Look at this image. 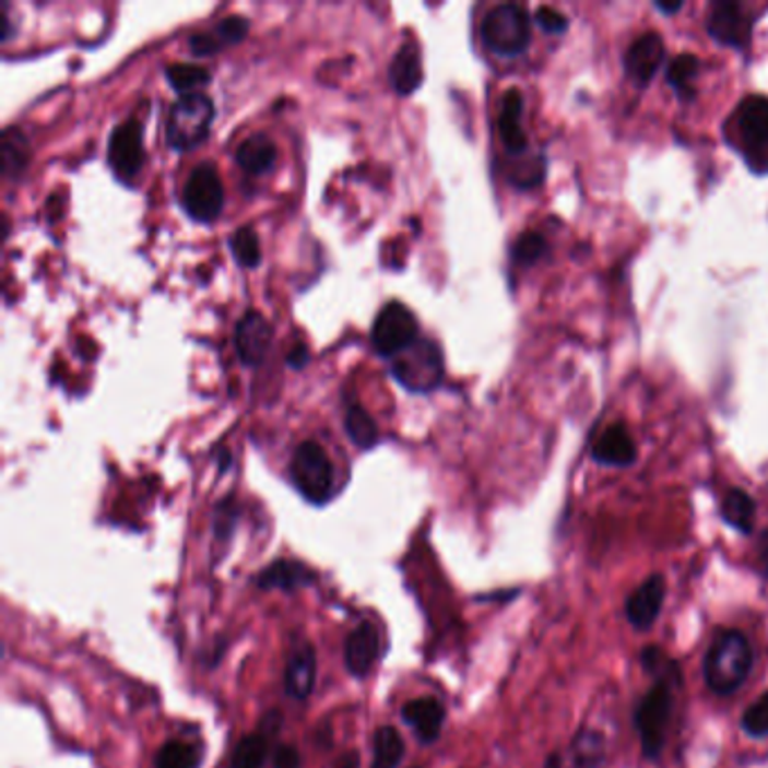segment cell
<instances>
[{"label":"cell","mask_w":768,"mask_h":768,"mask_svg":"<svg viewBox=\"0 0 768 768\" xmlns=\"http://www.w3.org/2000/svg\"><path fill=\"white\" fill-rule=\"evenodd\" d=\"M753 667V647L742 631H723L706 653L704 676L712 692L733 694L744 685Z\"/></svg>","instance_id":"1"},{"label":"cell","mask_w":768,"mask_h":768,"mask_svg":"<svg viewBox=\"0 0 768 768\" xmlns=\"http://www.w3.org/2000/svg\"><path fill=\"white\" fill-rule=\"evenodd\" d=\"M214 120V104L205 93L180 95L167 116L165 138L167 144L176 152H188L201 144Z\"/></svg>","instance_id":"2"},{"label":"cell","mask_w":768,"mask_h":768,"mask_svg":"<svg viewBox=\"0 0 768 768\" xmlns=\"http://www.w3.org/2000/svg\"><path fill=\"white\" fill-rule=\"evenodd\" d=\"M288 475L296 492L311 505H324L334 494V464L327 451L314 440H307L296 449L294 458H291Z\"/></svg>","instance_id":"3"},{"label":"cell","mask_w":768,"mask_h":768,"mask_svg":"<svg viewBox=\"0 0 768 768\" xmlns=\"http://www.w3.org/2000/svg\"><path fill=\"white\" fill-rule=\"evenodd\" d=\"M483 44L498 57H519L530 48V14L515 3H505L487 12L481 23Z\"/></svg>","instance_id":"4"},{"label":"cell","mask_w":768,"mask_h":768,"mask_svg":"<svg viewBox=\"0 0 768 768\" xmlns=\"http://www.w3.org/2000/svg\"><path fill=\"white\" fill-rule=\"evenodd\" d=\"M394 379L411 392H430L442 383L445 356L430 339H417L392 363Z\"/></svg>","instance_id":"5"},{"label":"cell","mask_w":768,"mask_h":768,"mask_svg":"<svg viewBox=\"0 0 768 768\" xmlns=\"http://www.w3.org/2000/svg\"><path fill=\"white\" fill-rule=\"evenodd\" d=\"M224 199H226L224 180H222V176H218V172L212 163L197 165L190 172L186 186H182V194H180V201H182V208H186V212L192 218H197V222H203V224L214 222V218L222 214Z\"/></svg>","instance_id":"6"},{"label":"cell","mask_w":768,"mask_h":768,"mask_svg":"<svg viewBox=\"0 0 768 768\" xmlns=\"http://www.w3.org/2000/svg\"><path fill=\"white\" fill-rule=\"evenodd\" d=\"M370 339L377 354L397 358L420 339L417 318L401 303H388L375 318Z\"/></svg>","instance_id":"7"},{"label":"cell","mask_w":768,"mask_h":768,"mask_svg":"<svg viewBox=\"0 0 768 768\" xmlns=\"http://www.w3.org/2000/svg\"><path fill=\"white\" fill-rule=\"evenodd\" d=\"M672 714V692L667 683L658 681L647 697L640 701L638 712H636V728L640 735L642 753L647 757H658L665 746V735H667V723Z\"/></svg>","instance_id":"8"},{"label":"cell","mask_w":768,"mask_h":768,"mask_svg":"<svg viewBox=\"0 0 768 768\" xmlns=\"http://www.w3.org/2000/svg\"><path fill=\"white\" fill-rule=\"evenodd\" d=\"M737 131L746 150L748 163L757 169V163H764L768 169V97L751 95L737 108Z\"/></svg>","instance_id":"9"},{"label":"cell","mask_w":768,"mask_h":768,"mask_svg":"<svg viewBox=\"0 0 768 768\" xmlns=\"http://www.w3.org/2000/svg\"><path fill=\"white\" fill-rule=\"evenodd\" d=\"M706 29L710 34V39H714L723 48L733 50H746L751 44L753 34V19L746 14V10L733 0H719L712 5Z\"/></svg>","instance_id":"10"},{"label":"cell","mask_w":768,"mask_h":768,"mask_svg":"<svg viewBox=\"0 0 768 768\" xmlns=\"http://www.w3.org/2000/svg\"><path fill=\"white\" fill-rule=\"evenodd\" d=\"M318 676L316 649L309 640L294 642V649L288 651L286 667H284V694L294 701H309Z\"/></svg>","instance_id":"11"},{"label":"cell","mask_w":768,"mask_h":768,"mask_svg":"<svg viewBox=\"0 0 768 768\" xmlns=\"http://www.w3.org/2000/svg\"><path fill=\"white\" fill-rule=\"evenodd\" d=\"M144 163L142 127L138 120L120 122L108 138V165L120 178H133Z\"/></svg>","instance_id":"12"},{"label":"cell","mask_w":768,"mask_h":768,"mask_svg":"<svg viewBox=\"0 0 768 768\" xmlns=\"http://www.w3.org/2000/svg\"><path fill=\"white\" fill-rule=\"evenodd\" d=\"M343 658L350 676L368 678V674L375 670L377 661L381 658V638L373 622L365 619L350 631L345 640Z\"/></svg>","instance_id":"13"},{"label":"cell","mask_w":768,"mask_h":768,"mask_svg":"<svg viewBox=\"0 0 768 768\" xmlns=\"http://www.w3.org/2000/svg\"><path fill=\"white\" fill-rule=\"evenodd\" d=\"M318 575L303 562L296 559H275L267 564L258 575L252 577V583L260 591H282L296 593L300 589L314 587Z\"/></svg>","instance_id":"14"},{"label":"cell","mask_w":768,"mask_h":768,"mask_svg":"<svg viewBox=\"0 0 768 768\" xmlns=\"http://www.w3.org/2000/svg\"><path fill=\"white\" fill-rule=\"evenodd\" d=\"M271 341H273V327L262 314L248 311L241 316L235 329V347L244 365H248V368L260 365L271 350Z\"/></svg>","instance_id":"15"},{"label":"cell","mask_w":768,"mask_h":768,"mask_svg":"<svg viewBox=\"0 0 768 768\" xmlns=\"http://www.w3.org/2000/svg\"><path fill=\"white\" fill-rule=\"evenodd\" d=\"M663 61H665L663 36L655 32H647L638 36V39L629 46L625 55V70L638 86H645L655 78V72L661 70Z\"/></svg>","instance_id":"16"},{"label":"cell","mask_w":768,"mask_h":768,"mask_svg":"<svg viewBox=\"0 0 768 768\" xmlns=\"http://www.w3.org/2000/svg\"><path fill=\"white\" fill-rule=\"evenodd\" d=\"M401 719L406 721V725H411L420 744L430 746L442 735L447 710L435 697H420L401 706Z\"/></svg>","instance_id":"17"},{"label":"cell","mask_w":768,"mask_h":768,"mask_svg":"<svg viewBox=\"0 0 768 768\" xmlns=\"http://www.w3.org/2000/svg\"><path fill=\"white\" fill-rule=\"evenodd\" d=\"M593 460L604 466H629L638 458V449L625 424L606 426L593 445Z\"/></svg>","instance_id":"18"},{"label":"cell","mask_w":768,"mask_h":768,"mask_svg":"<svg viewBox=\"0 0 768 768\" xmlns=\"http://www.w3.org/2000/svg\"><path fill=\"white\" fill-rule=\"evenodd\" d=\"M665 602V579L661 575L649 577L640 583L638 591L627 600V619L640 631L653 627L655 617L661 615Z\"/></svg>","instance_id":"19"},{"label":"cell","mask_w":768,"mask_h":768,"mask_svg":"<svg viewBox=\"0 0 768 768\" xmlns=\"http://www.w3.org/2000/svg\"><path fill=\"white\" fill-rule=\"evenodd\" d=\"M523 95L519 88H509L503 95L500 102V114H498V135L503 140V147L521 156L528 152V135L523 131Z\"/></svg>","instance_id":"20"},{"label":"cell","mask_w":768,"mask_h":768,"mask_svg":"<svg viewBox=\"0 0 768 768\" xmlns=\"http://www.w3.org/2000/svg\"><path fill=\"white\" fill-rule=\"evenodd\" d=\"M388 80L394 93L411 95L422 86L424 68H422V52L415 42H406L401 46L388 68Z\"/></svg>","instance_id":"21"},{"label":"cell","mask_w":768,"mask_h":768,"mask_svg":"<svg viewBox=\"0 0 768 768\" xmlns=\"http://www.w3.org/2000/svg\"><path fill=\"white\" fill-rule=\"evenodd\" d=\"M269 723L260 728V733H252V735H246L237 746H235V753H233V759H231V766L228 768H264L269 757H271V744H269V730L271 733H275V730L280 728L282 723V717L277 712H269L267 719Z\"/></svg>","instance_id":"22"},{"label":"cell","mask_w":768,"mask_h":768,"mask_svg":"<svg viewBox=\"0 0 768 768\" xmlns=\"http://www.w3.org/2000/svg\"><path fill=\"white\" fill-rule=\"evenodd\" d=\"M277 161V144L267 133H255L246 138L237 150V163L244 172L262 176L273 169Z\"/></svg>","instance_id":"23"},{"label":"cell","mask_w":768,"mask_h":768,"mask_svg":"<svg viewBox=\"0 0 768 768\" xmlns=\"http://www.w3.org/2000/svg\"><path fill=\"white\" fill-rule=\"evenodd\" d=\"M406 755V744L394 725H381L373 737V764L370 768H399Z\"/></svg>","instance_id":"24"},{"label":"cell","mask_w":768,"mask_h":768,"mask_svg":"<svg viewBox=\"0 0 768 768\" xmlns=\"http://www.w3.org/2000/svg\"><path fill=\"white\" fill-rule=\"evenodd\" d=\"M721 517L728 525H733L742 534H751L757 517L755 500L742 489H730L721 503Z\"/></svg>","instance_id":"25"},{"label":"cell","mask_w":768,"mask_h":768,"mask_svg":"<svg viewBox=\"0 0 768 768\" xmlns=\"http://www.w3.org/2000/svg\"><path fill=\"white\" fill-rule=\"evenodd\" d=\"M201 761L203 748L199 744L169 740L158 748L154 757V768H201Z\"/></svg>","instance_id":"26"},{"label":"cell","mask_w":768,"mask_h":768,"mask_svg":"<svg viewBox=\"0 0 768 768\" xmlns=\"http://www.w3.org/2000/svg\"><path fill=\"white\" fill-rule=\"evenodd\" d=\"M699 68H701L699 59L689 52L678 55L667 66V84L674 88V93L681 102L694 99V82H697V78H699Z\"/></svg>","instance_id":"27"},{"label":"cell","mask_w":768,"mask_h":768,"mask_svg":"<svg viewBox=\"0 0 768 768\" xmlns=\"http://www.w3.org/2000/svg\"><path fill=\"white\" fill-rule=\"evenodd\" d=\"M345 430L358 449H373L379 442V426L375 424L373 415L358 404H352L347 409Z\"/></svg>","instance_id":"28"},{"label":"cell","mask_w":768,"mask_h":768,"mask_svg":"<svg viewBox=\"0 0 768 768\" xmlns=\"http://www.w3.org/2000/svg\"><path fill=\"white\" fill-rule=\"evenodd\" d=\"M165 78L180 95H190L210 82V72L197 63H169Z\"/></svg>","instance_id":"29"},{"label":"cell","mask_w":768,"mask_h":768,"mask_svg":"<svg viewBox=\"0 0 768 768\" xmlns=\"http://www.w3.org/2000/svg\"><path fill=\"white\" fill-rule=\"evenodd\" d=\"M29 158L27 140L19 129H8L3 133V174L5 178H16Z\"/></svg>","instance_id":"30"},{"label":"cell","mask_w":768,"mask_h":768,"mask_svg":"<svg viewBox=\"0 0 768 768\" xmlns=\"http://www.w3.org/2000/svg\"><path fill=\"white\" fill-rule=\"evenodd\" d=\"M231 248L235 260L239 262V267L244 269H258L262 262V246H260V237L250 226H244L239 231L233 233L231 237Z\"/></svg>","instance_id":"31"},{"label":"cell","mask_w":768,"mask_h":768,"mask_svg":"<svg viewBox=\"0 0 768 768\" xmlns=\"http://www.w3.org/2000/svg\"><path fill=\"white\" fill-rule=\"evenodd\" d=\"M547 255V241L541 233H523L511 246V260L517 267H534Z\"/></svg>","instance_id":"32"},{"label":"cell","mask_w":768,"mask_h":768,"mask_svg":"<svg viewBox=\"0 0 768 768\" xmlns=\"http://www.w3.org/2000/svg\"><path fill=\"white\" fill-rule=\"evenodd\" d=\"M239 523V505L235 496H226L224 500L216 503L214 509V539L218 543H228L235 534V528Z\"/></svg>","instance_id":"33"},{"label":"cell","mask_w":768,"mask_h":768,"mask_svg":"<svg viewBox=\"0 0 768 768\" xmlns=\"http://www.w3.org/2000/svg\"><path fill=\"white\" fill-rule=\"evenodd\" d=\"M575 761L577 768H598L602 757H604V740L591 730H583V733L575 742Z\"/></svg>","instance_id":"34"},{"label":"cell","mask_w":768,"mask_h":768,"mask_svg":"<svg viewBox=\"0 0 768 768\" xmlns=\"http://www.w3.org/2000/svg\"><path fill=\"white\" fill-rule=\"evenodd\" d=\"M640 663L647 672L655 674V676H661V683H676L678 681V667L674 663L667 661V655L661 651V649H655V647H647L642 653H640Z\"/></svg>","instance_id":"35"},{"label":"cell","mask_w":768,"mask_h":768,"mask_svg":"<svg viewBox=\"0 0 768 768\" xmlns=\"http://www.w3.org/2000/svg\"><path fill=\"white\" fill-rule=\"evenodd\" d=\"M742 728L751 737H766L768 735V692L746 710L742 719Z\"/></svg>","instance_id":"36"},{"label":"cell","mask_w":768,"mask_h":768,"mask_svg":"<svg viewBox=\"0 0 768 768\" xmlns=\"http://www.w3.org/2000/svg\"><path fill=\"white\" fill-rule=\"evenodd\" d=\"M250 23L244 16H228L222 23L216 25V39L222 42V46H231V44H239L244 36L248 34Z\"/></svg>","instance_id":"37"},{"label":"cell","mask_w":768,"mask_h":768,"mask_svg":"<svg viewBox=\"0 0 768 768\" xmlns=\"http://www.w3.org/2000/svg\"><path fill=\"white\" fill-rule=\"evenodd\" d=\"M534 21L547 34H564L568 29V19L555 8H539Z\"/></svg>","instance_id":"38"},{"label":"cell","mask_w":768,"mask_h":768,"mask_svg":"<svg viewBox=\"0 0 768 768\" xmlns=\"http://www.w3.org/2000/svg\"><path fill=\"white\" fill-rule=\"evenodd\" d=\"M273 768H303V755L296 746L280 744L271 753Z\"/></svg>","instance_id":"39"},{"label":"cell","mask_w":768,"mask_h":768,"mask_svg":"<svg viewBox=\"0 0 768 768\" xmlns=\"http://www.w3.org/2000/svg\"><path fill=\"white\" fill-rule=\"evenodd\" d=\"M222 42L216 39V34H192L190 36V50L194 57H210L216 50H222Z\"/></svg>","instance_id":"40"},{"label":"cell","mask_w":768,"mask_h":768,"mask_svg":"<svg viewBox=\"0 0 768 768\" xmlns=\"http://www.w3.org/2000/svg\"><path fill=\"white\" fill-rule=\"evenodd\" d=\"M307 358H309L307 347L298 345V347H294V352H288V354H286V365H291V368L300 370V368H305V365H307Z\"/></svg>","instance_id":"41"},{"label":"cell","mask_w":768,"mask_h":768,"mask_svg":"<svg viewBox=\"0 0 768 768\" xmlns=\"http://www.w3.org/2000/svg\"><path fill=\"white\" fill-rule=\"evenodd\" d=\"M757 555H759V562L768 575V530L759 536V545H757Z\"/></svg>","instance_id":"42"},{"label":"cell","mask_w":768,"mask_h":768,"mask_svg":"<svg viewBox=\"0 0 768 768\" xmlns=\"http://www.w3.org/2000/svg\"><path fill=\"white\" fill-rule=\"evenodd\" d=\"M334 768H358V753H356V751L343 753V755L339 757V761L334 764Z\"/></svg>","instance_id":"43"},{"label":"cell","mask_w":768,"mask_h":768,"mask_svg":"<svg viewBox=\"0 0 768 768\" xmlns=\"http://www.w3.org/2000/svg\"><path fill=\"white\" fill-rule=\"evenodd\" d=\"M658 12H663V14H676V12H681L683 10V3H681V0H678V3H676V0H674V3H665V0H655V5H653Z\"/></svg>","instance_id":"44"},{"label":"cell","mask_w":768,"mask_h":768,"mask_svg":"<svg viewBox=\"0 0 768 768\" xmlns=\"http://www.w3.org/2000/svg\"><path fill=\"white\" fill-rule=\"evenodd\" d=\"M545 768H562V757L555 753L545 759Z\"/></svg>","instance_id":"45"}]
</instances>
